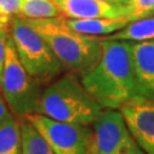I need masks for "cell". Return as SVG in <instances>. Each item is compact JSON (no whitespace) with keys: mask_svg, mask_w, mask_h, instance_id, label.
<instances>
[{"mask_svg":"<svg viewBox=\"0 0 154 154\" xmlns=\"http://www.w3.org/2000/svg\"><path fill=\"white\" fill-rule=\"evenodd\" d=\"M99 39L102 56L81 77L86 89L103 109L120 110L129 102L145 98L134 70L131 42Z\"/></svg>","mask_w":154,"mask_h":154,"instance_id":"cell-1","label":"cell"},{"mask_svg":"<svg viewBox=\"0 0 154 154\" xmlns=\"http://www.w3.org/2000/svg\"><path fill=\"white\" fill-rule=\"evenodd\" d=\"M23 18L47 41L63 66L80 78L99 61L102 56L100 39L73 31L63 15L44 20Z\"/></svg>","mask_w":154,"mask_h":154,"instance_id":"cell-2","label":"cell"},{"mask_svg":"<svg viewBox=\"0 0 154 154\" xmlns=\"http://www.w3.org/2000/svg\"><path fill=\"white\" fill-rule=\"evenodd\" d=\"M102 110L81 78L70 71L42 90L35 113L62 122L90 126Z\"/></svg>","mask_w":154,"mask_h":154,"instance_id":"cell-3","label":"cell"},{"mask_svg":"<svg viewBox=\"0 0 154 154\" xmlns=\"http://www.w3.org/2000/svg\"><path fill=\"white\" fill-rule=\"evenodd\" d=\"M9 33L20 62L38 82H49L65 69L47 41L22 16L11 17Z\"/></svg>","mask_w":154,"mask_h":154,"instance_id":"cell-4","label":"cell"},{"mask_svg":"<svg viewBox=\"0 0 154 154\" xmlns=\"http://www.w3.org/2000/svg\"><path fill=\"white\" fill-rule=\"evenodd\" d=\"M40 85L41 83L29 74L20 62L9 34L0 90L9 110L17 120L24 121L28 114L37 112L42 93L40 90Z\"/></svg>","mask_w":154,"mask_h":154,"instance_id":"cell-5","label":"cell"},{"mask_svg":"<svg viewBox=\"0 0 154 154\" xmlns=\"http://www.w3.org/2000/svg\"><path fill=\"white\" fill-rule=\"evenodd\" d=\"M42 136L54 154H90L93 129L89 126L62 122L40 113L25 119Z\"/></svg>","mask_w":154,"mask_h":154,"instance_id":"cell-6","label":"cell"},{"mask_svg":"<svg viewBox=\"0 0 154 154\" xmlns=\"http://www.w3.org/2000/svg\"><path fill=\"white\" fill-rule=\"evenodd\" d=\"M90 154H146L128 129L120 110L103 109L93 123Z\"/></svg>","mask_w":154,"mask_h":154,"instance_id":"cell-7","label":"cell"},{"mask_svg":"<svg viewBox=\"0 0 154 154\" xmlns=\"http://www.w3.org/2000/svg\"><path fill=\"white\" fill-rule=\"evenodd\" d=\"M120 111L138 145L146 154H154V99L132 100Z\"/></svg>","mask_w":154,"mask_h":154,"instance_id":"cell-8","label":"cell"},{"mask_svg":"<svg viewBox=\"0 0 154 154\" xmlns=\"http://www.w3.org/2000/svg\"><path fill=\"white\" fill-rule=\"evenodd\" d=\"M61 14L66 18H97V17H127V6H116L103 0H61ZM130 20V18H129Z\"/></svg>","mask_w":154,"mask_h":154,"instance_id":"cell-9","label":"cell"},{"mask_svg":"<svg viewBox=\"0 0 154 154\" xmlns=\"http://www.w3.org/2000/svg\"><path fill=\"white\" fill-rule=\"evenodd\" d=\"M131 57L144 97L154 99V40L131 42Z\"/></svg>","mask_w":154,"mask_h":154,"instance_id":"cell-10","label":"cell"},{"mask_svg":"<svg viewBox=\"0 0 154 154\" xmlns=\"http://www.w3.org/2000/svg\"><path fill=\"white\" fill-rule=\"evenodd\" d=\"M129 22L127 17H97V18H66V24L78 33L93 35V37H104L111 35L120 31Z\"/></svg>","mask_w":154,"mask_h":154,"instance_id":"cell-11","label":"cell"},{"mask_svg":"<svg viewBox=\"0 0 154 154\" xmlns=\"http://www.w3.org/2000/svg\"><path fill=\"white\" fill-rule=\"evenodd\" d=\"M102 39L125 40L130 42H139L146 40H154V15L131 21L120 31Z\"/></svg>","mask_w":154,"mask_h":154,"instance_id":"cell-12","label":"cell"},{"mask_svg":"<svg viewBox=\"0 0 154 154\" xmlns=\"http://www.w3.org/2000/svg\"><path fill=\"white\" fill-rule=\"evenodd\" d=\"M21 121L13 116L0 122V154H22Z\"/></svg>","mask_w":154,"mask_h":154,"instance_id":"cell-13","label":"cell"},{"mask_svg":"<svg viewBox=\"0 0 154 154\" xmlns=\"http://www.w3.org/2000/svg\"><path fill=\"white\" fill-rule=\"evenodd\" d=\"M61 9L53 0H21L18 16L44 20L61 16Z\"/></svg>","mask_w":154,"mask_h":154,"instance_id":"cell-14","label":"cell"},{"mask_svg":"<svg viewBox=\"0 0 154 154\" xmlns=\"http://www.w3.org/2000/svg\"><path fill=\"white\" fill-rule=\"evenodd\" d=\"M22 128L23 149L26 154H54L48 144L45 142L42 136L38 130L30 123L24 120L21 121Z\"/></svg>","mask_w":154,"mask_h":154,"instance_id":"cell-15","label":"cell"},{"mask_svg":"<svg viewBox=\"0 0 154 154\" xmlns=\"http://www.w3.org/2000/svg\"><path fill=\"white\" fill-rule=\"evenodd\" d=\"M128 14L130 21L154 15V0H129Z\"/></svg>","mask_w":154,"mask_h":154,"instance_id":"cell-16","label":"cell"},{"mask_svg":"<svg viewBox=\"0 0 154 154\" xmlns=\"http://www.w3.org/2000/svg\"><path fill=\"white\" fill-rule=\"evenodd\" d=\"M21 0H0V14L8 17L18 15Z\"/></svg>","mask_w":154,"mask_h":154,"instance_id":"cell-17","label":"cell"},{"mask_svg":"<svg viewBox=\"0 0 154 154\" xmlns=\"http://www.w3.org/2000/svg\"><path fill=\"white\" fill-rule=\"evenodd\" d=\"M9 28L0 30V82L2 78V72L5 67L6 62V47H7V40L9 38Z\"/></svg>","mask_w":154,"mask_h":154,"instance_id":"cell-18","label":"cell"},{"mask_svg":"<svg viewBox=\"0 0 154 154\" xmlns=\"http://www.w3.org/2000/svg\"><path fill=\"white\" fill-rule=\"evenodd\" d=\"M13 116L14 114L9 110V107H8V105L6 103L4 96L0 94V122L6 120V119H8V118H11Z\"/></svg>","mask_w":154,"mask_h":154,"instance_id":"cell-19","label":"cell"},{"mask_svg":"<svg viewBox=\"0 0 154 154\" xmlns=\"http://www.w3.org/2000/svg\"><path fill=\"white\" fill-rule=\"evenodd\" d=\"M11 17L5 16L2 14H0V30H4V29L9 28V24H11Z\"/></svg>","mask_w":154,"mask_h":154,"instance_id":"cell-20","label":"cell"},{"mask_svg":"<svg viewBox=\"0 0 154 154\" xmlns=\"http://www.w3.org/2000/svg\"><path fill=\"white\" fill-rule=\"evenodd\" d=\"M103 1H106L109 4H112V5H116V6H127L129 0H103Z\"/></svg>","mask_w":154,"mask_h":154,"instance_id":"cell-21","label":"cell"},{"mask_svg":"<svg viewBox=\"0 0 154 154\" xmlns=\"http://www.w3.org/2000/svg\"><path fill=\"white\" fill-rule=\"evenodd\" d=\"M53 1H55L56 4H58V2H60V1H61V0H53Z\"/></svg>","mask_w":154,"mask_h":154,"instance_id":"cell-22","label":"cell"},{"mask_svg":"<svg viewBox=\"0 0 154 154\" xmlns=\"http://www.w3.org/2000/svg\"><path fill=\"white\" fill-rule=\"evenodd\" d=\"M22 154H26L25 152H24V149H22Z\"/></svg>","mask_w":154,"mask_h":154,"instance_id":"cell-23","label":"cell"},{"mask_svg":"<svg viewBox=\"0 0 154 154\" xmlns=\"http://www.w3.org/2000/svg\"><path fill=\"white\" fill-rule=\"evenodd\" d=\"M0 91H1V90H0Z\"/></svg>","mask_w":154,"mask_h":154,"instance_id":"cell-24","label":"cell"}]
</instances>
